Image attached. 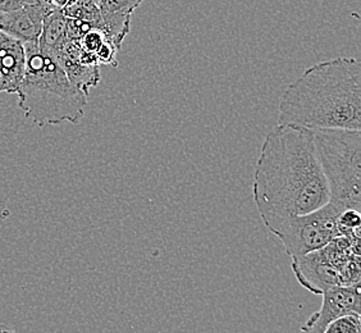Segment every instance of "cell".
<instances>
[{
    "label": "cell",
    "mask_w": 361,
    "mask_h": 333,
    "mask_svg": "<svg viewBox=\"0 0 361 333\" xmlns=\"http://www.w3.org/2000/svg\"><path fill=\"white\" fill-rule=\"evenodd\" d=\"M314 146L326 177L329 202L342 209L361 208V131L317 130Z\"/></svg>",
    "instance_id": "cell-4"
},
{
    "label": "cell",
    "mask_w": 361,
    "mask_h": 333,
    "mask_svg": "<svg viewBox=\"0 0 361 333\" xmlns=\"http://www.w3.org/2000/svg\"><path fill=\"white\" fill-rule=\"evenodd\" d=\"M278 111V125L361 131L360 59L338 56L309 67L287 86Z\"/></svg>",
    "instance_id": "cell-2"
},
{
    "label": "cell",
    "mask_w": 361,
    "mask_h": 333,
    "mask_svg": "<svg viewBox=\"0 0 361 333\" xmlns=\"http://www.w3.org/2000/svg\"><path fill=\"white\" fill-rule=\"evenodd\" d=\"M44 4H47L50 9H61L63 11L64 8L68 7L71 3H73L75 0H42Z\"/></svg>",
    "instance_id": "cell-16"
},
{
    "label": "cell",
    "mask_w": 361,
    "mask_h": 333,
    "mask_svg": "<svg viewBox=\"0 0 361 333\" xmlns=\"http://www.w3.org/2000/svg\"><path fill=\"white\" fill-rule=\"evenodd\" d=\"M118 50L119 49L109 39H105L104 42L100 45V48L97 49V53H95L97 63L117 67L118 66V62H117Z\"/></svg>",
    "instance_id": "cell-14"
},
{
    "label": "cell",
    "mask_w": 361,
    "mask_h": 333,
    "mask_svg": "<svg viewBox=\"0 0 361 333\" xmlns=\"http://www.w3.org/2000/svg\"><path fill=\"white\" fill-rule=\"evenodd\" d=\"M102 16L100 30L114 42L125 40L131 28V14L142 0H94Z\"/></svg>",
    "instance_id": "cell-11"
},
{
    "label": "cell",
    "mask_w": 361,
    "mask_h": 333,
    "mask_svg": "<svg viewBox=\"0 0 361 333\" xmlns=\"http://www.w3.org/2000/svg\"><path fill=\"white\" fill-rule=\"evenodd\" d=\"M80 42L78 40H67L63 44L56 59L66 72L71 83L80 90L89 95V91L97 86L100 81V72L97 64H86L80 61Z\"/></svg>",
    "instance_id": "cell-10"
},
{
    "label": "cell",
    "mask_w": 361,
    "mask_h": 333,
    "mask_svg": "<svg viewBox=\"0 0 361 333\" xmlns=\"http://www.w3.org/2000/svg\"><path fill=\"white\" fill-rule=\"evenodd\" d=\"M36 1L39 0H0V9H13Z\"/></svg>",
    "instance_id": "cell-15"
},
{
    "label": "cell",
    "mask_w": 361,
    "mask_h": 333,
    "mask_svg": "<svg viewBox=\"0 0 361 333\" xmlns=\"http://www.w3.org/2000/svg\"><path fill=\"white\" fill-rule=\"evenodd\" d=\"M26 68L25 47L0 31V92L16 94Z\"/></svg>",
    "instance_id": "cell-9"
},
{
    "label": "cell",
    "mask_w": 361,
    "mask_h": 333,
    "mask_svg": "<svg viewBox=\"0 0 361 333\" xmlns=\"http://www.w3.org/2000/svg\"><path fill=\"white\" fill-rule=\"evenodd\" d=\"M322 296L323 303L319 310L306 320L300 333H323L337 318L348 314H360V284L331 287Z\"/></svg>",
    "instance_id": "cell-7"
},
{
    "label": "cell",
    "mask_w": 361,
    "mask_h": 333,
    "mask_svg": "<svg viewBox=\"0 0 361 333\" xmlns=\"http://www.w3.org/2000/svg\"><path fill=\"white\" fill-rule=\"evenodd\" d=\"M360 235H341L322 249L292 258V272L307 291L322 295L331 287L360 284Z\"/></svg>",
    "instance_id": "cell-5"
},
{
    "label": "cell",
    "mask_w": 361,
    "mask_h": 333,
    "mask_svg": "<svg viewBox=\"0 0 361 333\" xmlns=\"http://www.w3.org/2000/svg\"><path fill=\"white\" fill-rule=\"evenodd\" d=\"M142 1H144V0H142Z\"/></svg>",
    "instance_id": "cell-18"
},
{
    "label": "cell",
    "mask_w": 361,
    "mask_h": 333,
    "mask_svg": "<svg viewBox=\"0 0 361 333\" xmlns=\"http://www.w3.org/2000/svg\"><path fill=\"white\" fill-rule=\"evenodd\" d=\"M68 40L67 36V18L61 9H51L44 18L42 35L37 40L39 48L49 56L59 53L63 44Z\"/></svg>",
    "instance_id": "cell-12"
},
{
    "label": "cell",
    "mask_w": 361,
    "mask_h": 333,
    "mask_svg": "<svg viewBox=\"0 0 361 333\" xmlns=\"http://www.w3.org/2000/svg\"><path fill=\"white\" fill-rule=\"evenodd\" d=\"M252 198L267 229L329 202L313 132L277 125L267 133L252 181Z\"/></svg>",
    "instance_id": "cell-1"
},
{
    "label": "cell",
    "mask_w": 361,
    "mask_h": 333,
    "mask_svg": "<svg viewBox=\"0 0 361 333\" xmlns=\"http://www.w3.org/2000/svg\"><path fill=\"white\" fill-rule=\"evenodd\" d=\"M343 210L328 202L312 213L287 218L268 229L279 238L288 257H302L324 248L334 237L340 236L338 217Z\"/></svg>",
    "instance_id": "cell-6"
},
{
    "label": "cell",
    "mask_w": 361,
    "mask_h": 333,
    "mask_svg": "<svg viewBox=\"0 0 361 333\" xmlns=\"http://www.w3.org/2000/svg\"><path fill=\"white\" fill-rule=\"evenodd\" d=\"M360 314H348L334 320L323 333H360Z\"/></svg>",
    "instance_id": "cell-13"
},
{
    "label": "cell",
    "mask_w": 361,
    "mask_h": 333,
    "mask_svg": "<svg viewBox=\"0 0 361 333\" xmlns=\"http://www.w3.org/2000/svg\"><path fill=\"white\" fill-rule=\"evenodd\" d=\"M49 11L51 9L42 0L13 9H0V31L22 44L37 42Z\"/></svg>",
    "instance_id": "cell-8"
},
{
    "label": "cell",
    "mask_w": 361,
    "mask_h": 333,
    "mask_svg": "<svg viewBox=\"0 0 361 333\" xmlns=\"http://www.w3.org/2000/svg\"><path fill=\"white\" fill-rule=\"evenodd\" d=\"M0 333H14L13 331H9L7 328H4V327H0Z\"/></svg>",
    "instance_id": "cell-17"
},
{
    "label": "cell",
    "mask_w": 361,
    "mask_h": 333,
    "mask_svg": "<svg viewBox=\"0 0 361 333\" xmlns=\"http://www.w3.org/2000/svg\"><path fill=\"white\" fill-rule=\"evenodd\" d=\"M23 47L26 68L16 94L25 117L40 127L77 123L84 117L87 95L71 83L56 58L44 53L37 42Z\"/></svg>",
    "instance_id": "cell-3"
}]
</instances>
